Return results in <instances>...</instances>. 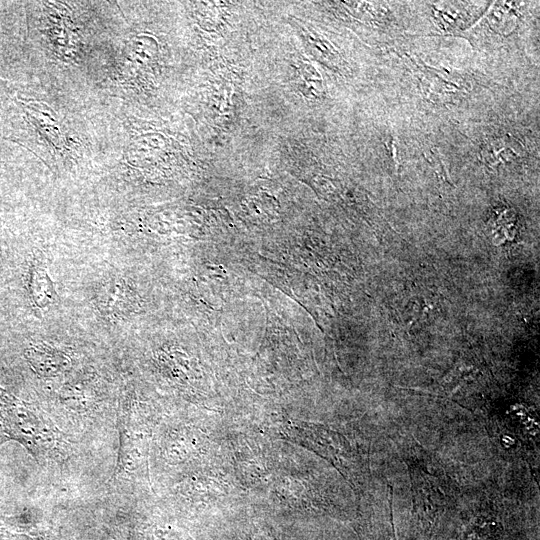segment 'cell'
Segmentation results:
<instances>
[{
    "label": "cell",
    "mask_w": 540,
    "mask_h": 540,
    "mask_svg": "<svg viewBox=\"0 0 540 540\" xmlns=\"http://www.w3.org/2000/svg\"><path fill=\"white\" fill-rule=\"evenodd\" d=\"M23 356L33 371L41 377H55L71 367L69 355L46 343H37L27 347Z\"/></svg>",
    "instance_id": "cell-2"
},
{
    "label": "cell",
    "mask_w": 540,
    "mask_h": 540,
    "mask_svg": "<svg viewBox=\"0 0 540 540\" xmlns=\"http://www.w3.org/2000/svg\"><path fill=\"white\" fill-rule=\"evenodd\" d=\"M26 286L32 304L38 309L48 307L58 300L45 260L38 250L34 252L30 261Z\"/></svg>",
    "instance_id": "cell-3"
},
{
    "label": "cell",
    "mask_w": 540,
    "mask_h": 540,
    "mask_svg": "<svg viewBox=\"0 0 540 540\" xmlns=\"http://www.w3.org/2000/svg\"><path fill=\"white\" fill-rule=\"evenodd\" d=\"M0 429L8 440L22 444L36 459L52 448L54 433L26 402L0 386Z\"/></svg>",
    "instance_id": "cell-1"
},
{
    "label": "cell",
    "mask_w": 540,
    "mask_h": 540,
    "mask_svg": "<svg viewBox=\"0 0 540 540\" xmlns=\"http://www.w3.org/2000/svg\"><path fill=\"white\" fill-rule=\"evenodd\" d=\"M6 441H8V438L5 436L3 431L0 429V445H2Z\"/></svg>",
    "instance_id": "cell-6"
},
{
    "label": "cell",
    "mask_w": 540,
    "mask_h": 540,
    "mask_svg": "<svg viewBox=\"0 0 540 540\" xmlns=\"http://www.w3.org/2000/svg\"><path fill=\"white\" fill-rule=\"evenodd\" d=\"M521 145L513 138H497L482 148L481 155L489 165L511 162L522 156Z\"/></svg>",
    "instance_id": "cell-4"
},
{
    "label": "cell",
    "mask_w": 540,
    "mask_h": 540,
    "mask_svg": "<svg viewBox=\"0 0 540 540\" xmlns=\"http://www.w3.org/2000/svg\"><path fill=\"white\" fill-rule=\"evenodd\" d=\"M128 293L125 281L121 278L113 279L106 284L98 306L106 314H124L127 301L130 300Z\"/></svg>",
    "instance_id": "cell-5"
}]
</instances>
